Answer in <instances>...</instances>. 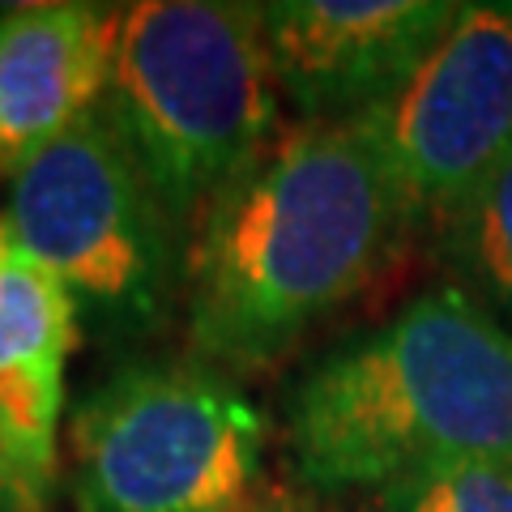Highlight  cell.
I'll list each match as a JSON object with an SVG mask.
<instances>
[{"label": "cell", "mask_w": 512, "mask_h": 512, "mask_svg": "<svg viewBox=\"0 0 512 512\" xmlns=\"http://www.w3.org/2000/svg\"><path fill=\"white\" fill-rule=\"evenodd\" d=\"M406 218L350 120H295L192 227L184 320L201 359L256 372L355 303Z\"/></svg>", "instance_id": "1"}, {"label": "cell", "mask_w": 512, "mask_h": 512, "mask_svg": "<svg viewBox=\"0 0 512 512\" xmlns=\"http://www.w3.org/2000/svg\"><path fill=\"white\" fill-rule=\"evenodd\" d=\"M286 453L312 491H367L440 466H512V333L440 282L333 346L286 393Z\"/></svg>", "instance_id": "2"}, {"label": "cell", "mask_w": 512, "mask_h": 512, "mask_svg": "<svg viewBox=\"0 0 512 512\" xmlns=\"http://www.w3.org/2000/svg\"><path fill=\"white\" fill-rule=\"evenodd\" d=\"M99 111L180 231L197 227L286 128L261 5L146 0L120 9Z\"/></svg>", "instance_id": "3"}, {"label": "cell", "mask_w": 512, "mask_h": 512, "mask_svg": "<svg viewBox=\"0 0 512 512\" xmlns=\"http://www.w3.org/2000/svg\"><path fill=\"white\" fill-rule=\"evenodd\" d=\"M265 414L210 363L116 367L69 423L73 512H256Z\"/></svg>", "instance_id": "4"}, {"label": "cell", "mask_w": 512, "mask_h": 512, "mask_svg": "<svg viewBox=\"0 0 512 512\" xmlns=\"http://www.w3.org/2000/svg\"><path fill=\"white\" fill-rule=\"evenodd\" d=\"M5 222L99 333L163 329L175 291H184L180 222L103 111L77 120L13 175Z\"/></svg>", "instance_id": "5"}, {"label": "cell", "mask_w": 512, "mask_h": 512, "mask_svg": "<svg viewBox=\"0 0 512 512\" xmlns=\"http://www.w3.org/2000/svg\"><path fill=\"white\" fill-rule=\"evenodd\" d=\"M350 124L410 235L444 231L512 154V5H461L419 69Z\"/></svg>", "instance_id": "6"}, {"label": "cell", "mask_w": 512, "mask_h": 512, "mask_svg": "<svg viewBox=\"0 0 512 512\" xmlns=\"http://www.w3.org/2000/svg\"><path fill=\"white\" fill-rule=\"evenodd\" d=\"M448 0H274L261 5L269 69L299 120H355L419 69L453 26Z\"/></svg>", "instance_id": "7"}, {"label": "cell", "mask_w": 512, "mask_h": 512, "mask_svg": "<svg viewBox=\"0 0 512 512\" xmlns=\"http://www.w3.org/2000/svg\"><path fill=\"white\" fill-rule=\"evenodd\" d=\"M77 303L0 214V440L35 512L52 508Z\"/></svg>", "instance_id": "8"}, {"label": "cell", "mask_w": 512, "mask_h": 512, "mask_svg": "<svg viewBox=\"0 0 512 512\" xmlns=\"http://www.w3.org/2000/svg\"><path fill=\"white\" fill-rule=\"evenodd\" d=\"M120 9L47 0L0 13V175L103 107Z\"/></svg>", "instance_id": "9"}, {"label": "cell", "mask_w": 512, "mask_h": 512, "mask_svg": "<svg viewBox=\"0 0 512 512\" xmlns=\"http://www.w3.org/2000/svg\"><path fill=\"white\" fill-rule=\"evenodd\" d=\"M440 235L448 261L461 274L457 286H466L512 333V154Z\"/></svg>", "instance_id": "10"}, {"label": "cell", "mask_w": 512, "mask_h": 512, "mask_svg": "<svg viewBox=\"0 0 512 512\" xmlns=\"http://www.w3.org/2000/svg\"><path fill=\"white\" fill-rule=\"evenodd\" d=\"M367 512H512V466L419 470L372 495Z\"/></svg>", "instance_id": "11"}, {"label": "cell", "mask_w": 512, "mask_h": 512, "mask_svg": "<svg viewBox=\"0 0 512 512\" xmlns=\"http://www.w3.org/2000/svg\"><path fill=\"white\" fill-rule=\"evenodd\" d=\"M0 512H35V504H30L18 470H13V461H9L5 440H0Z\"/></svg>", "instance_id": "12"}, {"label": "cell", "mask_w": 512, "mask_h": 512, "mask_svg": "<svg viewBox=\"0 0 512 512\" xmlns=\"http://www.w3.org/2000/svg\"><path fill=\"white\" fill-rule=\"evenodd\" d=\"M256 512H320V508H312V504H291V500H282V504H261Z\"/></svg>", "instance_id": "13"}]
</instances>
